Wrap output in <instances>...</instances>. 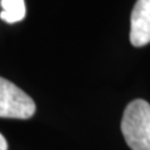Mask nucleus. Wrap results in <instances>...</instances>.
<instances>
[{"mask_svg": "<svg viewBox=\"0 0 150 150\" xmlns=\"http://www.w3.org/2000/svg\"><path fill=\"white\" fill-rule=\"evenodd\" d=\"M0 5L3 8L0 18L9 24L21 21L25 18L26 6L24 0H0Z\"/></svg>", "mask_w": 150, "mask_h": 150, "instance_id": "20e7f679", "label": "nucleus"}, {"mask_svg": "<svg viewBox=\"0 0 150 150\" xmlns=\"http://www.w3.org/2000/svg\"><path fill=\"white\" fill-rule=\"evenodd\" d=\"M130 43L144 46L150 43V0H138L130 16Z\"/></svg>", "mask_w": 150, "mask_h": 150, "instance_id": "7ed1b4c3", "label": "nucleus"}, {"mask_svg": "<svg viewBox=\"0 0 150 150\" xmlns=\"http://www.w3.org/2000/svg\"><path fill=\"white\" fill-rule=\"evenodd\" d=\"M0 150H8V142L1 133H0Z\"/></svg>", "mask_w": 150, "mask_h": 150, "instance_id": "39448f33", "label": "nucleus"}, {"mask_svg": "<svg viewBox=\"0 0 150 150\" xmlns=\"http://www.w3.org/2000/svg\"><path fill=\"white\" fill-rule=\"evenodd\" d=\"M121 133L131 150H150V104L143 99L125 108Z\"/></svg>", "mask_w": 150, "mask_h": 150, "instance_id": "f257e3e1", "label": "nucleus"}, {"mask_svg": "<svg viewBox=\"0 0 150 150\" xmlns=\"http://www.w3.org/2000/svg\"><path fill=\"white\" fill-rule=\"evenodd\" d=\"M35 103L15 84L0 78V118L30 119L35 112Z\"/></svg>", "mask_w": 150, "mask_h": 150, "instance_id": "f03ea898", "label": "nucleus"}]
</instances>
